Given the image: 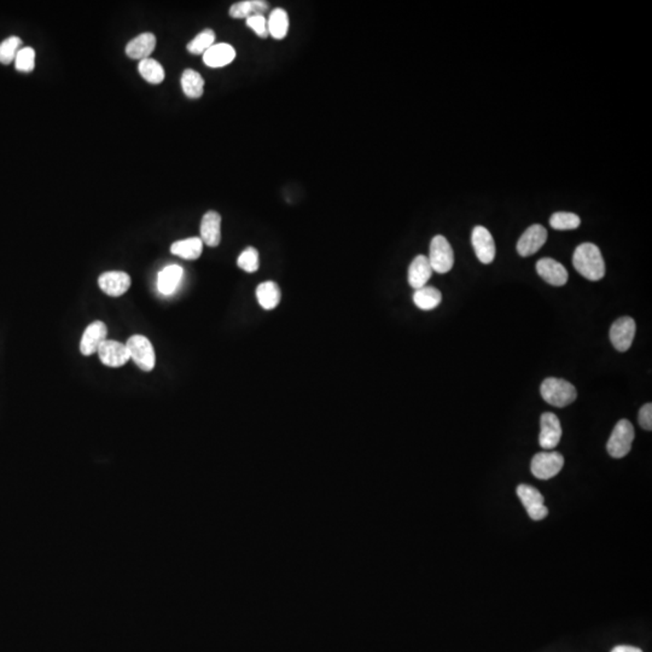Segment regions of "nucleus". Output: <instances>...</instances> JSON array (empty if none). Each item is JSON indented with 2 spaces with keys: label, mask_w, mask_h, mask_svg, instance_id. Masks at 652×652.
I'll use <instances>...</instances> for the list:
<instances>
[{
  "label": "nucleus",
  "mask_w": 652,
  "mask_h": 652,
  "mask_svg": "<svg viewBox=\"0 0 652 652\" xmlns=\"http://www.w3.org/2000/svg\"><path fill=\"white\" fill-rule=\"evenodd\" d=\"M268 33L274 39H284L289 32V16L287 11L282 8H277L272 11L267 20Z\"/></svg>",
  "instance_id": "obj_23"
},
{
  "label": "nucleus",
  "mask_w": 652,
  "mask_h": 652,
  "mask_svg": "<svg viewBox=\"0 0 652 652\" xmlns=\"http://www.w3.org/2000/svg\"><path fill=\"white\" fill-rule=\"evenodd\" d=\"M182 87L186 97L197 99L202 97L204 91V80L196 70H184L182 75Z\"/></svg>",
  "instance_id": "obj_25"
},
{
  "label": "nucleus",
  "mask_w": 652,
  "mask_h": 652,
  "mask_svg": "<svg viewBox=\"0 0 652 652\" xmlns=\"http://www.w3.org/2000/svg\"><path fill=\"white\" fill-rule=\"evenodd\" d=\"M16 69L22 73H30L35 68V51L32 47H23L15 58Z\"/></svg>",
  "instance_id": "obj_32"
},
{
  "label": "nucleus",
  "mask_w": 652,
  "mask_h": 652,
  "mask_svg": "<svg viewBox=\"0 0 652 652\" xmlns=\"http://www.w3.org/2000/svg\"><path fill=\"white\" fill-rule=\"evenodd\" d=\"M108 327L103 321H94L91 323L81 337L80 342V351L84 356H89L98 351L99 347L104 341H107Z\"/></svg>",
  "instance_id": "obj_12"
},
{
  "label": "nucleus",
  "mask_w": 652,
  "mask_h": 652,
  "mask_svg": "<svg viewBox=\"0 0 652 652\" xmlns=\"http://www.w3.org/2000/svg\"><path fill=\"white\" fill-rule=\"evenodd\" d=\"M442 294L434 287H423L417 289L413 294V302L415 306L423 311H431L440 305Z\"/></svg>",
  "instance_id": "obj_24"
},
{
  "label": "nucleus",
  "mask_w": 652,
  "mask_h": 652,
  "mask_svg": "<svg viewBox=\"0 0 652 652\" xmlns=\"http://www.w3.org/2000/svg\"><path fill=\"white\" fill-rule=\"evenodd\" d=\"M131 359L135 362L140 370L150 372L156 364V356L151 342L143 335H133L126 343Z\"/></svg>",
  "instance_id": "obj_4"
},
{
  "label": "nucleus",
  "mask_w": 652,
  "mask_h": 652,
  "mask_svg": "<svg viewBox=\"0 0 652 652\" xmlns=\"http://www.w3.org/2000/svg\"><path fill=\"white\" fill-rule=\"evenodd\" d=\"M573 265L575 270L588 281L597 282L605 276L603 255L593 243H583L575 249Z\"/></svg>",
  "instance_id": "obj_1"
},
{
  "label": "nucleus",
  "mask_w": 652,
  "mask_h": 652,
  "mask_svg": "<svg viewBox=\"0 0 652 652\" xmlns=\"http://www.w3.org/2000/svg\"><path fill=\"white\" fill-rule=\"evenodd\" d=\"M257 298L263 309L271 311L279 305L282 292L274 282H263L257 287Z\"/></svg>",
  "instance_id": "obj_21"
},
{
  "label": "nucleus",
  "mask_w": 652,
  "mask_h": 652,
  "mask_svg": "<svg viewBox=\"0 0 652 652\" xmlns=\"http://www.w3.org/2000/svg\"><path fill=\"white\" fill-rule=\"evenodd\" d=\"M540 393L543 400L554 407L572 405L578 398L576 388L562 378L550 377L541 383Z\"/></svg>",
  "instance_id": "obj_2"
},
{
  "label": "nucleus",
  "mask_w": 652,
  "mask_h": 652,
  "mask_svg": "<svg viewBox=\"0 0 652 652\" xmlns=\"http://www.w3.org/2000/svg\"><path fill=\"white\" fill-rule=\"evenodd\" d=\"M637 325L635 320L631 316H622L618 320L613 321L610 329V341L618 351H627L632 347L633 340L635 336Z\"/></svg>",
  "instance_id": "obj_7"
},
{
  "label": "nucleus",
  "mask_w": 652,
  "mask_h": 652,
  "mask_svg": "<svg viewBox=\"0 0 652 652\" xmlns=\"http://www.w3.org/2000/svg\"><path fill=\"white\" fill-rule=\"evenodd\" d=\"M270 4L265 0H243L235 3L230 8V16L233 19H250L252 16H265Z\"/></svg>",
  "instance_id": "obj_20"
},
{
  "label": "nucleus",
  "mask_w": 652,
  "mask_h": 652,
  "mask_svg": "<svg viewBox=\"0 0 652 652\" xmlns=\"http://www.w3.org/2000/svg\"><path fill=\"white\" fill-rule=\"evenodd\" d=\"M527 512H528L529 517L534 519V521H541L549 514V509L545 505H540V506H536L534 509L528 510Z\"/></svg>",
  "instance_id": "obj_35"
},
{
  "label": "nucleus",
  "mask_w": 652,
  "mask_h": 652,
  "mask_svg": "<svg viewBox=\"0 0 652 652\" xmlns=\"http://www.w3.org/2000/svg\"><path fill=\"white\" fill-rule=\"evenodd\" d=\"M563 465V455L558 452H540L534 455L530 470L536 479H550L561 472Z\"/></svg>",
  "instance_id": "obj_6"
},
{
  "label": "nucleus",
  "mask_w": 652,
  "mask_h": 652,
  "mask_svg": "<svg viewBox=\"0 0 652 652\" xmlns=\"http://www.w3.org/2000/svg\"><path fill=\"white\" fill-rule=\"evenodd\" d=\"M638 420H639V424H640L642 429L649 430V431L652 429V405L650 402L645 404L640 409L639 415H638Z\"/></svg>",
  "instance_id": "obj_34"
},
{
  "label": "nucleus",
  "mask_w": 652,
  "mask_h": 652,
  "mask_svg": "<svg viewBox=\"0 0 652 652\" xmlns=\"http://www.w3.org/2000/svg\"><path fill=\"white\" fill-rule=\"evenodd\" d=\"M547 241V231L541 225L529 226L517 242V252L522 257H528L538 252Z\"/></svg>",
  "instance_id": "obj_9"
},
{
  "label": "nucleus",
  "mask_w": 652,
  "mask_h": 652,
  "mask_svg": "<svg viewBox=\"0 0 652 652\" xmlns=\"http://www.w3.org/2000/svg\"><path fill=\"white\" fill-rule=\"evenodd\" d=\"M433 274V268L430 265L429 259L425 255H418L411 262L409 268V284L413 289H420L425 287Z\"/></svg>",
  "instance_id": "obj_18"
},
{
  "label": "nucleus",
  "mask_w": 652,
  "mask_h": 652,
  "mask_svg": "<svg viewBox=\"0 0 652 652\" xmlns=\"http://www.w3.org/2000/svg\"><path fill=\"white\" fill-rule=\"evenodd\" d=\"M634 436L632 423L627 420H618L607 444L609 455L616 459L626 457L631 452Z\"/></svg>",
  "instance_id": "obj_3"
},
{
  "label": "nucleus",
  "mask_w": 652,
  "mask_h": 652,
  "mask_svg": "<svg viewBox=\"0 0 652 652\" xmlns=\"http://www.w3.org/2000/svg\"><path fill=\"white\" fill-rule=\"evenodd\" d=\"M97 353L102 364L109 367H121L126 365L127 361L131 359L126 345L113 340L104 341Z\"/></svg>",
  "instance_id": "obj_14"
},
{
  "label": "nucleus",
  "mask_w": 652,
  "mask_h": 652,
  "mask_svg": "<svg viewBox=\"0 0 652 652\" xmlns=\"http://www.w3.org/2000/svg\"><path fill=\"white\" fill-rule=\"evenodd\" d=\"M550 225L554 230L568 231L578 228L581 225V219L574 213L557 212L550 217Z\"/></svg>",
  "instance_id": "obj_27"
},
{
  "label": "nucleus",
  "mask_w": 652,
  "mask_h": 652,
  "mask_svg": "<svg viewBox=\"0 0 652 652\" xmlns=\"http://www.w3.org/2000/svg\"><path fill=\"white\" fill-rule=\"evenodd\" d=\"M138 70L144 79L150 84H161L164 80V69L162 65L150 57L139 62Z\"/></svg>",
  "instance_id": "obj_26"
},
{
  "label": "nucleus",
  "mask_w": 652,
  "mask_h": 652,
  "mask_svg": "<svg viewBox=\"0 0 652 652\" xmlns=\"http://www.w3.org/2000/svg\"><path fill=\"white\" fill-rule=\"evenodd\" d=\"M184 276V270L179 265H169L158 273L157 289L164 296H169L178 289Z\"/></svg>",
  "instance_id": "obj_19"
},
{
  "label": "nucleus",
  "mask_w": 652,
  "mask_h": 652,
  "mask_svg": "<svg viewBox=\"0 0 652 652\" xmlns=\"http://www.w3.org/2000/svg\"><path fill=\"white\" fill-rule=\"evenodd\" d=\"M201 239L208 247L215 248L221 242V217L217 212L209 210L201 221Z\"/></svg>",
  "instance_id": "obj_15"
},
{
  "label": "nucleus",
  "mask_w": 652,
  "mask_h": 652,
  "mask_svg": "<svg viewBox=\"0 0 652 652\" xmlns=\"http://www.w3.org/2000/svg\"><path fill=\"white\" fill-rule=\"evenodd\" d=\"M471 243L479 261L484 265H488L490 262L495 261V238L487 228L483 226L474 228L472 235H471Z\"/></svg>",
  "instance_id": "obj_10"
},
{
  "label": "nucleus",
  "mask_w": 652,
  "mask_h": 652,
  "mask_svg": "<svg viewBox=\"0 0 652 652\" xmlns=\"http://www.w3.org/2000/svg\"><path fill=\"white\" fill-rule=\"evenodd\" d=\"M235 58H236V50L226 43L214 44L210 49H208L203 54L204 63L210 68H221L232 63Z\"/></svg>",
  "instance_id": "obj_16"
},
{
  "label": "nucleus",
  "mask_w": 652,
  "mask_h": 652,
  "mask_svg": "<svg viewBox=\"0 0 652 652\" xmlns=\"http://www.w3.org/2000/svg\"><path fill=\"white\" fill-rule=\"evenodd\" d=\"M517 495L527 511L543 505V495L539 492L538 489L534 488L529 484H519L517 487Z\"/></svg>",
  "instance_id": "obj_29"
},
{
  "label": "nucleus",
  "mask_w": 652,
  "mask_h": 652,
  "mask_svg": "<svg viewBox=\"0 0 652 652\" xmlns=\"http://www.w3.org/2000/svg\"><path fill=\"white\" fill-rule=\"evenodd\" d=\"M428 259L433 271L444 274L452 270L455 265V252L444 236L439 235L431 239Z\"/></svg>",
  "instance_id": "obj_5"
},
{
  "label": "nucleus",
  "mask_w": 652,
  "mask_h": 652,
  "mask_svg": "<svg viewBox=\"0 0 652 652\" xmlns=\"http://www.w3.org/2000/svg\"><path fill=\"white\" fill-rule=\"evenodd\" d=\"M21 44H22V40L19 36H10L4 40L0 44V63L10 65L12 61H15L16 56L20 51Z\"/></svg>",
  "instance_id": "obj_30"
},
{
  "label": "nucleus",
  "mask_w": 652,
  "mask_h": 652,
  "mask_svg": "<svg viewBox=\"0 0 652 652\" xmlns=\"http://www.w3.org/2000/svg\"><path fill=\"white\" fill-rule=\"evenodd\" d=\"M536 272L543 281L554 287H563L568 282L567 268L551 257H543L536 262Z\"/></svg>",
  "instance_id": "obj_11"
},
{
  "label": "nucleus",
  "mask_w": 652,
  "mask_h": 652,
  "mask_svg": "<svg viewBox=\"0 0 652 652\" xmlns=\"http://www.w3.org/2000/svg\"><path fill=\"white\" fill-rule=\"evenodd\" d=\"M246 21H247L248 27L252 28L257 33V36L265 39L270 35L268 25H267V19L265 16H252V17Z\"/></svg>",
  "instance_id": "obj_33"
},
{
  "label": "nucleus",
  "mask_w": 652,
  "mask_h": 652,
  "mask_svg": "<svg viewBox=\"0 0 652 652\" xmlns=\"http://www.w3.org/2000/svg\"><path fill=\"white\" fill-rule=\"evenodd\" d=\"M562 439V425L558 417L552 412H545L540 417L539 445L543 450H554Z\"/></svg>",
  "instance_id": "obj_8"
},
{
  "label": "nucleus",
  "mask_w": 652,
  "mask_h": 652,
  "mask_svg": "<svg viewBox=\"0 0 652 652\" xmlns=\"http://www.w3.org/2000/svg\"><path fill=\"white\" fill-rule=\"evenodd\" d=\"M203 252V242L201 238L191 237L174 242L171 247V252L185 260H196Z\"/></svg>",
  "instance_id": "obj_22"
},
{
  "label": "nucleus",
  "mask_w": 652,
  "mask_h": 652,
  "mask_svg": "<svg viewBox=\"0 0 652 652\" xmlns=\"http://www.w3.org/2000/svg\"><path fill=\"white\" fill-rule=\"evenodd\" d=\"M156 47V36L153 33H142L126 46V54L132 60L149 58Z\"/></svg>",
  "instance_id": "obj_17"
},
{
  "label": "nucleus",
  "mask_w": 652,
  "mask_h": 652,
  "mask_svg": "<svg viewBox=\"0 0 652 652\" xmlns=\"http://www.w3.org/2000/svg\"><path fill=\"white\" fill-rule=\"evenodd\" d=\"M237 265L243 271L248 273H254L259 270L260 266V259H259V252L255 248L248 247L244 249L241 255L238 257Z\"/></svg>",
  "instance_id": "obj_31"
},
{
  "label": "nucleus",
  "mask_w": 652,
  "mask_h": 652,
  "mask_svg": "<svg viewBox=\"0 0 652 652\" xmlns=\"http://www.w3.org/2000/svg\"><path fill=\"white\" fill-rule=\"evenodd\" d=\"M215 44V33L212 30H204L198 33L190 43H188V51L190 54H204L208 49H210L213 45Z\"/></svg>",
  "instance_id": "obj_28"
},
{
  "label": "nucleus",
  "mask_w": 652,
  "mask_h": 652,
  "mask_svg": "<svg viewBox=\"0 0 652 652\" xmlns=\"http://www.w3.org/2000/svg\"><path fill=\"white\" fill-rule=\"evenodd\" d=\"M131 277L126 272H105L98 278L100 290L111 297H119L126 294L131 287Z\"/></svg>",
  "instance_id": "obj_13"
},
{
  "label": "nucleus",
  "mask_w": 652,
  "mask_h": 652,
  "mask_svg": "<svg viewBox=\"0 0 652 652\" xmlns=\"http://www.w3.org/2000/svg\"><path fill=\"white\" fill-rule=\"evenodd\" d=\"M611 652H642L639 647L629 646V645H618L613 647Z\"/></svg>",
  "instance_id": "obj_36"
}]
</instances>
